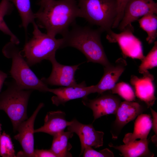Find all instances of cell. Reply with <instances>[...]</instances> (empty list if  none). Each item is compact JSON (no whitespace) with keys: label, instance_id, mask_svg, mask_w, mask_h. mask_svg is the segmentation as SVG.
<instances>
[{"label":"cell","instance_id":"obj_19","mask_svg":"<svg viewBox=\"0 0 157 157\" xmlns=\"http://www.w3.org/2000/svg\"><path fill=\"white\" fill-rule=\"evenodd\" d=\"M152 120L151 116L141 114L138 115L134 122L132 133L126 134L123 139L124 144L132 142L137 139L147 138L152 127Z\"/></svg>","mask_w":157,"mask_h":157},{"label":"cell","instance_id":"obj_26","mask_svg":"<svg viewBox=\"0 0 157 157\" xmlns=\"http://www.w3.org/2000/svg\"><path fill=\"white\" fill-rule=\"evenodd\" d=\"M0 155L3 157H16L11 138L4 131L0 136Z\"/></svg>","mask_w":157,"mask_h":157},{"label":"cell","instance_id":"obj_4","mask_svg":"<svg viewBox=\"0 0 157 157\" xmlns=\"http://www.w3.org/2000/svg\"><path fill=\"white\" fill-rule=\"evenodd\" d=\"M5 84L7 89L0 93V110L7 114L16 132L18 125L28 119L27 106L33 90L21 89L14 80Z\"/></svg>","mask_w":157,"mask_h":157},{"label":"cell","instance_id":"obj_9","mask_svg":"<svg viewBox=\"0 0 157 157\" xmlns=\"http://www.w3.org/2000/svg\"><path fill=\"white\" fill-rule=\"evenodd\" d=\"M52 65V70L50 75L48 78L42 77L40 79L45 84L51 86L64 87L77 86V83L75 79V74L79 69V64L73 65H67L59 63L56 59L55 56L49 60Z\"/></svg>","mask_w":157,"mask_h":157},{"label":"cell","instance_id":"obj_8","mask_svg":"<svg viewBox=\"0 0 157 157\" xmlns=\"http://www.w3.org/2000/svg\"><path fill=\"white\" fill-rule=\"evenodd\" d=\"M44 106L43 103H40L30 118L18 125L17 129L18 133L14 138L19 142L23 151L19 152L17 157H34V122L38 113Z\"/></svg>","mask_w":157,"mask_h":157},{"label":"cell","instance_id":"obj_14","mask_svg":"<svg viewBox=\"0 0 157 157\" xmlns=\"http://www.w3.org/2000/svg\"><path fill=\"white\" fill-rule=\"evenodd\" d=\"M142 77L131 76L130 82L133 87L135 95L145 103L148 108L154 104L156 98L155 96L154 77L148 70L144 72Z\"/></svg>","mask_w":157,"mask_h":157},{"label":"cell","instance_id":"obj_1","mask_svg":"<svg viewBox=\"0 0 157 157\" xmlns=\"http://www.w3.org/2000/svg\"><path fill=\"white\" fill-rule=\"evenodd\" d=\"M39 4L40 9L34 13L36 24L52 37L63 35L76 23L77 18L81 17L76 0H49Z\"/></svg>","mask_w":157,"mask_h":157},{"label":"cell","instance_id":"obj_32","mask_svg":"<svg viewBox=\"0 0 157 157\" xmlns=\"http://www.w3.org/2000/svg\"><path fill=\"white\" fill-rule=\"evenodd\" d=\"M48 0H40L39 3V4H40L43 3Z\"/></svg>","mask_w":157,"mask_h":157},{"label":"cell","instance_id":"obj_27","mask_svg":"<svg viewBox=\"0 0 157 157\" xmlns=\"http://www.w3.org/2000/svg\"><path fill=\"white\" fill-rule=\"evenodd\" d=\"M83 156L84 157H113V153L108 148L97 151L91 147H87L84 149Z\"/></svg>","mask_w":157,"mask_h":157},{"label":"cell","instance_id":"obj_13","mask_svg":"<svg viewBox=\"0 0 157 157\" xmlns=\"http://www.w3.org/2000/svg\"><path fill=\"white\" fill-rule=\"evenodd\" d=\"M100 95L92 99L87 97L82 99L83 104L92 111L93 122L104 115L115 114L121 102L120 98L113 94L104 92Z\"/></svg>","mask_w":157,"mask_h":157},{"label":"cell","instance_id":"obj_24","mask_svg":"<svg viewBox=\"0 0 157 157\" xmlns=\"http://www.w3.org/2000/svg\"><path fill=\"white\" fill-rule=\"evenodd\" d=\"M138 71L142 74L149 69H151L157 66V42H154V45L148 54L141 60Z\"/></svg>","mask_w":157,"mask_h":157},{"label":"cell","instance_id":"obj_10","mask_svg":"<svg viewBox=\"0 0 157 157\" xmlns=\"http://www.w3.org/2000/svg\"><path fill=\"white\" fill-rule=\"evenodd\" d=\"M144 107L139 103L124 101L120 103L116 115V119L112 124L110 132L112 138L117 139L123 128L134 119L144 111Z\"/></svg>","mask_w":157,"mask_h":157},{"label":"cell","instance_id":"obj_25","mask_svg":"<svg viewBox=\"0 0 157 157\" xmlns=\"http://www.w3.org/2000/svg\"><path fill=\"white\" fill-rule=\"evenodd\" d=\"M110 90L112 94H117L125 101H132L135 100L134 90L130 85L124 82L116 83Z\"/></svg>","mask_w":157,"mask_h":157},{"label":"cell","instance_id":"obj_33","mask_svg":"<svg viewBox=\"0 0 157 157\" xmlns=\"http://www.w3.org/2000/svg\"><path fill=\"white\" fill-rule=\"evenodd\" d=\"M2 130L1 129V124L0 123V136L1 134V131Z\"/></svg>","mask_w":157,"mask_h":157},{"label":"cell","instance_id":"obj_23","mask_svg":"<svg viewBox=\"0 0 157 157\" xmlns=\"http://www.w3.org/2000/svg\"><path fill=\"white\" fill-rule=\"evenodd\" d=\"M14 5L10 0H2L0 3V30L4 33L9 35L10 42L18 45L19 41L11 31L4 20L5 16L9 14L13 9Z\"/></svg>","mask_w":157,"mask_h":157},{"label":"cell","instance_id":"obj_11","mask_svg":"<svg viewBox=\"0 0 157 157\" xmlns=\"http://www.w3.org/2000/svg\"><path fill=\"white\" fill-rule=\"evenodd\" d=\"M67 128L68 131L76 133L79 138L81 147L80 156L83 155L86 147L97 148L103 146L104 133L96 130L92 124H84L74 119Z\"/></svg>","mask_w":157,"mask_h":157},{"label":"cell","instance_id":"obj_16","mask_svg":"<svg viewBox=\"0 0 157 157\" xmlns=\"http://www.w3.org/2000/svg\"><path fill=\"white\" fill-rule=\"evenodd\" d=\"M48 92L55 94L51 97V100L53 104L57 106L64 105L71 100L87 97L89 94L94 93L93 85L87 86L84 81L77 86L49 88Z\"/></svg>","mask_w":157,"mask_h":157},{"label":"cell","instance_id":"obj_29","mask_svg":"<svg viewBox=\"0 0 157 157\" xmlns=\"http://www.w3.org/2000/svg\"><path fill=\"white\" fill-rule=\"evenodd\" d=\"M33 157H56L51 150L34 149Z\"/></svg>","mask_w":157,"mask_h":157},{"label":"cell","instance_id":"obj_17","mask_svg":"<svg viewBox=\"0 0 157 157\" xmlns=\"http://www.w3.org/2000/svg\"><path fill=\"white\" fill-rule=\"evenodd\" d=\"M66 114L61 111H51L48 112L44 119V125L34 129V133L42 132L52 136L64 131L71 122L66 119Z\"/></svg>","mask_w":157,"mask_h":157},{"label":"cell","instance_id":"obj_7","mask_svg":"<svg viewBox=\"0 0 157 157\" xmlns=\"http://www.w3.org/2000/svg\"><path fill=\"white\" fill-rule=\"evenodd\" d=\"M134 31V28L131 24L120 33H116L111 30L107 33L106 38L110 42L117 43L124 57H128L142 60L145 56L142 43L133 35Z\"/></svg>","mask_w":157,"mask_h":157},{"label":"cell","instance_id":"obj_31","mask_svg":"<svg viewBox=\"0 0 157 157\" xmlns=\"http://www.w3.org/2000/svg\"><path fill=\"white\" fill-rule=\"evenodd\" d=\"M7 77V74L0 70V93L4 81Z\"/></svg>","mask_w":157,"mask_h":157},{"label":"cell","instance_id":"obj_2","mask_svg":"<svg viewBox=\"0 0 157 157\" xmlns=\"http://www.w3.org/2000/svg\"><path fill=\"white\" fill-rule=\"evenodd\" d=\"M72 26L71 29L62 35L61 48L71 47L77 49L85 55L88 63H98L104 67L110 63L101 42L102 32L100 29L76 23Z\"/></svg>","mask_w":157,"mask_h":157},{"label":"cell","instance_id":"obj_30","mask_svg":"<svg viewBox=\"0 0 157 157\" xmlns=\"http://www.w3.org/2000/svg\"><path fill=\"white\" fill-rule=\"evenodd\" d=\"M151 111L153 117V122H152V127L153 131L157 136V113L151 108H149Z\"/></svg>","mask_w":157,"mask_h":157},{"label":"cell","instance_id":"obj_20","mask_svg":"<svg viewBox=\"0 0 157 157\" xmlns=\"http://www.w3.org/2000/svg\"><path fill=\"white\" fill-rule=\"evenodd\" d=\"M73 134L69 131H63L53 136L50 149L56 157H72L69 152L72 146L68 142V140L73 137Z\"/></svg>","mask_w":157,"mask_h":157},{"label":"cell","instance_id":"obj_21","mask_svg":"<svg viewBox=\"0 0 157 157\" xmlns=\"http://www.w3.org/2000/svg\"><path fill=\"white\" fill-rule=\"evenodd\" d=\"M140 27L147 34L146 38L149 44L154 42L157 37V16L156 14L149 13L138 19Z\"/></svg>","mask_w":157,"mask_h":157},{"label":"cell","instance_id":"obj_22","mask_svg":"<svg viewBox=\"0 0 157 157\" xmlns=\"http://www.w3.org/2000/svg\"><path fill=\"white\" fill-rule=\"evenodd\" d=\"M17 8L21 18V26L26 31L28 25L35 22L34 13L31 9L30 0H10Z\"/></svg>","mask_w":157,"mask_h":157},{"label":"cell","instance_id":"obj_12","mask_svg":"<svg viewBox=\"0 0 157 157\" xmlns=\"http://www.w3.org/2000/svg\"><path fill=\"white\" fill-rule=\"evenodd\" d=\"M149 13L157 14V3L153 0H129L117 28L121 31L133 22Z\"/></svg>","mask_w":157,"mask_h":157},{"label":"cell","instance_id":"obj_5","mask_svg":"<svg viewBox=\"0 0 157 157\" xmlns=\"http://www.w3.org/2000/svg\"><path fill=\"white\" fill-rule=\"evenodd\" d=\"M32 24L33 36L25 43L22 50L30 67L55 56L57 50L61 49L63 42L62 38L57 39L42 33L35 22Z\"/></svg>","mask_w":157,"mask_h":157},{"label":"cell","instance_id":"obj_18","mask_svg":"<svg viewBox=\"0 0 157 157\" xmlns=\"http://www.w3.org/2000/svg\"><path fill=\"white\" fill-rule=\"evenodd\" d=\"M149 141L147 139L135 140L130 143L119 146L114 145L111 143L108 145L119 150L124 157H153L154 154L150 151L149 148Z\"/></svg>","mask_w":157,"mask_h":157},{"label":"cell","instance_id":"obj_6","mask_svg":"<svg viewBox=\"0 0 157 157\" xmlns=\"http://www.w3.org/2000/svg\"><path fill=\"white\" fill-rule=\"evenodd\" d=\"M81 18L102 32L111 30L117 13V0H78Z\"/></svg>","mask_w":157,"mask_h":157},{"label":"cell","instance_id":"obj_28","mask_svg":"<svg viewBox=\"0 0 157 157\" xmlns=\"http://www.w3.org/2000/svg\"><path fill=\"white\" fill-rule=\"evenodd\" d=\"M129 0H117V13L112 28H117L123 17L125 7Z\"/></svg>","mask_w":157,"mask_h":157},{"label":"cell","instance_id":"obj_3","mask_svg":"<svg viewBox=\"0 0 157 157\" xmlns=\"http://www.w3.org/2000/svg\"><path fill=\"white\" fill-rule=\"evenodd\" d=\"M2 52L6 57L12 59L10 73L21 89L48 92V85L40 79L31 69L17 45L10 41L8 42L3 48Z\"/></svg>","mask_w":157,"mask_h":157},{"label":"cell","instance_id":"obj_15","mask_svg":"<svg viewBox=\"0 0 157 157\" xmlns=\"http://www.w3.org/2000/svg\"><path fill=\"white\" fill-rule=\"evenodd\" d=\"M127 65L126 60L120 58L114 63H110L104 67L102 77L97 84L93 85L94 93L97 92L100 95L107 90H111L116 84Z\"/></svg>","mask_w":157,"mask_h":157}]
</instances>
